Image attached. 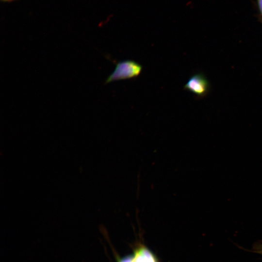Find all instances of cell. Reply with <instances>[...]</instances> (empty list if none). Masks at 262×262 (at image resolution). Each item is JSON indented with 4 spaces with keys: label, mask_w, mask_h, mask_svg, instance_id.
I'll list each match as a JSON object with an SVG mask.
<instances>
[{
    "label": "cell",
    "mask_w": 262,
    "mask_h": 262,
    "mask_svg": "<svg viewBox=\"0 0 262 262\" xmlns=\"http://www.w3.org/2000/svg\"><path fill=\"white\" fill-rule=\"evenodd\" d=\"M142 70V66L136 62L127 60L116 64L114 71L107 77L105 84L112 82L135 78L138 77Z\"/></svg>",
    "instance_id": "1"
},
{
    "label": "cell",
    "mask_w": 262,
    "mask_h": 262,
    "mask_svg": "<svg viewBox=\"0 0 262 262\" xmlns=\"http://www.w3.org/2000/svg\"><path fill=\"white\" fill-rule=\"evenodd\" d=\"M184 89L189 91L198 98L205 97L210 89V83L202 73L192 75L184 86Z\"/></svg>",
    "instance_id": "2"
},
{
    "label": "cell",
    "mask_w": 262,
    "mask_h": 262,
    "mask_svg": "<svg viewBox=\"0 0 262 262\" xmlns=\"http://www.w3.org/2000/svg\"><path fill=\"white\" fill-rule=\"evenodd\" d=\"M152 254L146 249L141 248L136 251L133 256L126 259L128 262H157ZM121 262H126L123 260Z\"/></svg>",
    "instance_id": "3"
},
{
    "label": "cell",
    "mask_w": 262,
    "mask_h": 262,
    "mask_svg": "<svg viewBox=\"0 0 262 262\" xmlns=\"http://www.w3.org/2000/svg\"><path fill=\"white\" fill-rule=\"evenodd\" d=\"M252 251L262 255V245L260 242H257L253 245Z\"/></svg>",
    "instance_id": "4"
},
{
    "label": "cell",
    "mask_w": 262,
    "mask_h": 262,
    "mask_svg": "<svg viewBox=\"0 0 262 262\" xmlns=\"http://www.w3.org/2000/svg\"><path fill=\"white\" fill-rule=\"evenodd\" d=\"M259 10L262 17V0H257Z\"/></svg>",
    "instance_id": "5"
},
{
    "label": "cell",
    "mask_w": 262,
    "mask_h": 262,
    "mask_svg": "<svg viewBox=\"0 0 262 262\" xmlns=\"http://www.w3.org/2000/svg\"><path fill=\"white\" fill-rule=\"evenodd\" d=\"M3 1H12V0H3Z\"/></svg>",
    "instance_id": "6"
},
{
    "label": "cell",
    "mask_w": 262,
    "mask_h": 262,
    "mask_svg": "<svg viewBox=\"0 0 262 262\" xmlns=\"http://www.w3.org/2000/svg\"><path fill=\"white\" fill-rule=\"evenodd\" d=\"M261 243V244L262 245V242H260Z\"/></svg>",
    "instance_id": "7"
}]
</instances>
